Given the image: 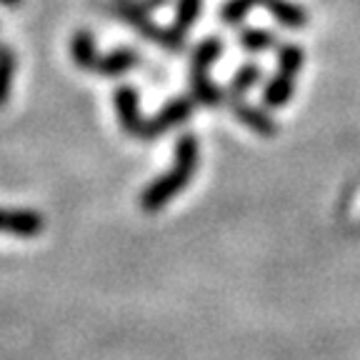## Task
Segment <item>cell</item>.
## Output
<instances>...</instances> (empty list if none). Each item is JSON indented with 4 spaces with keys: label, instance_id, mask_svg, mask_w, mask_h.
Instances as JSON below:
<instances>
[{
    "label": "cell",
    "instance_id": "obj_10",
    "mask_svg": "<svg viewBox=\"0 0 360 360\" xmlns=\"http://www.w3.org/2000/svg\"><path fill=\"white\" fill-rule=\"evenodd\" d=\"M225 45L220 38L208 35L195 45V51L191 56V75H210V68L215 65V60H220Z\"/></svg>",
    "mask_w": 360,
    "mask_h": 360
},
{
    "label": "cell",
    "instance_id": "obj_2",
    "mask_svg": "<svg viewBox=\"0 0 360 360\" xmlns=\"http://www.w3.org/2000/svg\"><path fill=\"white\" fill-rule=\"evenodd\" d=\"M101 11L108 13L110 18H115V20L130 25L135 33H141L146 40L160 45V48H165L168 53L186 51L188 35L178 33L173 25H170V28L158 25L150 18L153 13H148L146 8L141 6V0H105V3H101Z\"/></svg>",
    "mask_w": 360,
    "mask_h": 360
},
{
    "label": "cell",
    "instance_id": "obj_8",
    "mask_svg": "<svg viewBox=\"0 0 360 360\" xmlns=\"http://www.w3.org/2000/svg\"><path fill=\"white\" fill-rule=\"evenodd\" d=\"M260 6L273 15V20L281 22L288 30H300L308 25V11L292 0H263Z\"/></svg>",
    "mask_w": 360,
    "mask_h": 360
},
{
    "label": "cell",
    "instance_id": "obj_1",
    "mask_svg": "<svg viewBox=\"0 0 360 360\" xmlns=\"http://www.w3.org/2000/svg\"><path fill=\"white\" fill-rule=\"evenodd\" d=\"M200 163V143L193 133H183L175 141L173 148V165L163 175H158L150 186L141 193V208L146 213H158L163 210L178 193H183L191 186L193 175Z\"/></svg>",
    "mask_w": 360,
    "mask_h": 360
},
{
    "label": "cell",
    "instance_id": "obj_3",
    "mask_svg": "<svg viewBox=\"0 0 360 360\" xmlns=\"http://www.w3.org/2000/svg\"><path fill=\"white\" fill-rule=\"evenodd\" d=\"M112 105L118 112V123L130 138H141L146 141V123L148 118H143L141 112V96L133 85H118L112 90Z\"/></svg>",
    "mask_w": 360,
    "mask_h": 360
},
{
    "label": "cell",
    "instance_id": "obj_19",
    "mask_svg": "<svg viewBox=\"0 0 360 360\" xmlns=\"http://www.w3.org/2000/svg\"><path fill=\"white\" fill-rule=\"evenodd\" d=\"M141 6L146 8L148 13H155V11H160V8L170 6V0H141Z\"/></svg>",
    "mask_w": 360,
    "mask_h": 360
},
{
    "label": "cell",
    "instance_id": "obj_16",
    "mask_svg": "<svg viewBox=\"0 0 360 360\" xmlns=\"http://www.w3.org/2000/svg\"><path fill=\"white\" fill-rule=\"evenodd\" d=\"M305 65V51L295 43H283L278 48V73H285L290 78H298Z\"/></svg>",
    "mask_w": 360,
    "mask_h": 360
},
{
    "label": "cell",
    "instance_id": "obj_9",
    "mask_svg": "<svg viewBox=\"0 0 360 360\" xmlns=\"http://www.w3.org/2000/svg\"><path fill=\"white\" fill-rule=\"evenodd\" d=\"M260 80H263V70H260V65H255V63H245V65H240L236 73H233L231 83L225 85V105L233 103V101L245 98L255 85H260Z\"/></svg>",
    "mask_w": 360,
    "mask_h": 360
},
{
    "label": "cell",
    "instance_id": "obj_20",
    "mask_svg": "<svg viewBox=\"0 0 360 360\" xmlns=\"http://www.w3.org/2000/svg\"><path fill=\"white\" fill-rule=\"evenodd\" d=\"M22 0H0V6H6V8H18Z\"/></svg>",
    "mask_w": 360,
    "mask_h": 360
},
{
    "label": "cell",
    "instance_id": "obj_18",
    "mask_svg": "<svg viewBox=\"0 0 360 360\" xmlns=\"http://www.w3.org/2000/svg\"><path fill=\"white\" fill-rule=\"evenodd\" d=\"M253 8H255L253 0H225L223 8H220V20L225 25H240Z\"/></svg>",
    "mask_w": 360,
    "mask_h": 360
},
{
    "label": "cell",
    "instance_id": "obj_13",
    "mask_svg": "<svg viewBox=\"0 0 360 360\" xmlns=\"http://www.w3.org/2000/svg\"><path fill=\"white\" fill-rule=\"evenodd\" d=\"M98 48H96V35L90 33V30H78L70 40V58L73 63L80 68V70H93L98 60Z\"/></svg>",
    "mask_w": 360,
    "mask_h": 360
},
{
    "label": "cell",
    "instance_id": "obj_11",
    "mask_svg": "<svg viewBox=\"0 0 360 360\" xmlns=\"http://www.w3.org/2000/svg\"><path fill=\"white\" fill-rule=\"evenodd\" d=\"M295 93V78L285 73H278L263 85V105L265 108H285Z\"/></svg>",
    "mask_w": 360,
    "mask_h": 360
},
{
    "label": "cell",
    "instance_id": "obj_14",
    "mask_svg": "<svg viewBox=\"0 0 360 360\" xmlns=\"http://www.w3.org/2000/svg\"><path fill=\"white\" fill-rule=\"evenodd\" d=\"M238 45H240L245 53H253L255 56V53H265V51H270V48H276L278 35L265 28H245L238 35Z\"/></svg>",
    "mask_w": 360,
    "mask_h": 360
},
{
    "label": "cell",
    "instance_id": "obj_17",
    "mask_svg": "<svg viewBox=\"0 0 360 360\" xmlns=\"http://www.w3.org/2000/svg\"><path fill=\"white\" fill-rule=\"evenodd\" d=\"M200 13H202V0H178V3H175L173 28L178 30V33L188 35V30L195 25Z\"/></svg>",
    "mask_w": 360,
    "mask_h": 360
},
{
    "label": "cell",
    "instance_id": "obj_5",
    "mask_svg": "<svg viewBox=\"0 0 360 360\" xmlns=\"http://www.w3.org/2000/svg\"><path fill=\"white\" fill-rule=\"evenodd\" d=\"M45 231V218L28 208H0V233L35 238Z\"/></svg>",
    "mask_w": 360,
    "mask_h": 360
},
{
    "label": "cell",
    "instance_id": "obj_6",
    "mask_svg": "<svg viewBox=\"0 0 360 360\" xmlns=\"http://www.w3.org/2000/svg\"><path fill=\"white\" fill-rule=\"evenodd\" d=\"M231 112L236 115L238 123H243L245 128H250L253 133L265 135V138H273L278 135V123L273 120V115L268 112V108H260V105H250L240 98V101H233L228 103Z\"/></svg>",
    "mask_w": 360,
    "mask_h": 360
},
{
    "label": "cell",
    "instance_id": "obj_12",
    "mask_svg": "<svg viewBox=\"0 0 360 360\" xmlns=\"http://www.w3.org/2000/svg\"><path fill=\"white\" fill-rule=\"evenodd\" d=\"M191 98L195 105L218 108L225 105V88L210 80V75H191Z\"/></svg>",
    "mask_w": 360,
    "mask_h": 360
},
{
    "label": "cell",
    "instance_id": "obj_15",
    "mask_svg": "<svg viewBox=\"0 0 360 360\" xmlns=\"http://www.w3.org/2000/svg\"><path fill=\"white\" fill-rule=\"evenodd\" d=\"M15 65H18L15 51H13V48H8V45L0 43V108H6L8 101H11Z\"/></svg>",
    "mask_w": 360,
    "mask_h": 360
},
{
    "label": "cell",
    "instance_id": "obj_7",
    "mask_svg": "<svg viewBox=\"0 0 360 360\" xmlns=\"http://www.w3.org/2000/svg\"><path fill=\"white\" fill-rule=\"evenodd\" d=\"M141 53L133 51V48H115V51L105 53V56H98L90 73H98L103 78H120V75L130 73L133 68L141 65Z\"/></svg>",
    "mask_w": 360,
    "mask_h": 360
},
{
    "label": "cell",
    "instance_id": "obj_4",
    "mask_svg": "<svg viewBox=\"0 0 360 360\" xmlns=\"http://www.w3.org/2000/svg\"><path fill=\"white\" fill-rule=\"evenodd\" d=\"M193 108H195V101H193L191 96L170 98V101L165 103V105L160 108L153 118H148L146 141H153V138H158V135H165L173 128H178V125H183L193 115Z\"/></svg>",
    "mask_w": 360,
    "mask_h": 360
}]
</instances>
